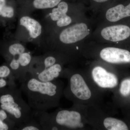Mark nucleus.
Here are the masks:
<instances>
[{
	"label": "nucleus",
	"instance_id": "obj_1",
	"mask_svg": "<svg viewBox=\"0 0 130 130\" xmlns=\"http://www.w3.org/2000/svg\"><path fill=\"white\" fill-rule=\"evenodd\" d=\"M20 83V88L26 95L28 104L33 111H47L59 105L64 88L60 79L42 82L28 73Z\"/></svg>",
	"mask_w": 130,
	"mask_h": 130
},
{
	"label": "nucleus",
	"instance_id": "obj_2",
	"mask_svg": "<svg viewBox=\"0 0 130 130\" xmlns=\"http://www.w3.org/2000/svg\"><path fill=\"white\" fill-rule=\"evenodd\" d=\"M63 77L68 80L63 95L73 105L94 106L107 111L103 98L104 93L95 86L86 71L65 68Z\"/></svg>",
	"mask_w": 130,
	"mask_h": 130
},
{
	"label": "nucleus",
	"instance_id": "obj_3",
	"mask_svg": "<svg viewBox=\"0 0 130 130\" xmlns=\"http://www.w3.org/2000/svg\"><path fill=\"white\" fill-rule=\"evenodd\" d=\"M0 53L20 83L28 73L32 57L31 53L20 41L5 40L0 43Z\"/></svg>",
	"mask_w": 130,
	"mask_h": 130
},
{
	"label": "nucleus",
	"instance_id": "obj_4",
	"mask_svg": "<svg viewBox=\"0 0 130 130\" xmlns=\"http://www.w3.org/2000/svg\"><path fill=\"white\" fill-rule=\"evenodd\" d=\"M64 56L54 51H46L39 56L32 57L28 71L30 74L40 81L50 82L63 77Z\"/></svg>",
	"mask_w": 130,
	"mask_h": 130
},
{
	"label": "nucleus",
	"instance_id": "obj_5",
	"mask_svg": "<svg viewBox=\"0 0 130 130\" xmlns=\"http://www.w3.org/2000/svg\"><path fill=\"white\" fill-rule=\"evenodd\" d=\"M21 94L22 91L17 87L0 91V108L7 113L16 130L33 118V111Z\"/></svg>",
	"mask_w": 130,
	"mask_h": 130
},
{
	"label": "nucleus",
	"instance_id": "obj_6",
	"mask_svg": "<svg viewBox=\"0 0 130 130\" xmlns=\"http://www.w3.org/2000/svg\"><path fill=\"white\" fill-rule=\"evenodd\" d=\"M83 115L86 124L95 129L106 130H128L123 120L112 117L101 108L90 105H73Z\"/></svg>",
	"mask_w": 130,
	"mask_h": 130
},
{
	"label": "nucleus",
	"instance_id": "obj_7",
	"mask_svg": "<svg viewBox=\"0 0 130 130\" xmlns=\"http://www.w3.org/2000/svg\"><path fill=\"white\" fill-rule=\"evenodd\" d=\"M48 116L52 130L84 129L88 125L81 112L73 107L60 108Z\"/></svg>",
	"mask_w": 130,
	"mask_h": 130
},
{
	"label": "nucleus",
	"instance_id": "obj_8",
	"mask_svg": "<svg viewBox=\"0 0 130 130\" xmlns=\"http://www.w3.org/2000/svg\"><path fill=\"white\" fill-rule=\"evenodd\" d=\"M18 16V27L14 39L41 46L40 41L44 31L42 24L29 14L19 13Z\"/></svg>",
	"mask_w": 130,
	"mask_h": 130
},
{
	"label": "nucleus",
	"instance_id": "obj_9",
	"mask_svg": "<svg viewBox=\"0 0 130 130\" xmlns=\"http://www.w3.org/2000/svg\"><path fill=\"white\" fill-rule=\"evenodd\" d=\"M86 72L95 86L103 93L114 92L119 86V76L113 71L98 65Z\"/></svg>",
	"mask_w": 130,
	"mask_h": 130
},
{
	"label": "nucleus",
	"instance_id": "obj_10",
	"mask_svg": "<svg viewBox=\"0 0 130 130\" xmlns=\"http://www.w3.org/2000/svg\"><path fill=\"white\" fill-rule=\"evenodd\" d=\"M70 3L66 0L62 1L57 6L51 9L44 10V17L47 28L53 23L58 27H66L72 22V19L67 13L70 8Z\"/></svg>",
	"mask_w": 130,
	"mask_h": 130
},
{
	"label": "nucleus",
	"instance_id": "obj_11",
	"mask_svg": "<svg viewBox=\"0 0 130 130\" xmlns=\"http://www.w3.org/2000/svg\"><path fill=\"white\" fill-rule=\"evenodd\" d=\"M90 34L88 26L84 23L73 25L60 32L59 39L63 44H74L83 40Z\"/></svg>",
	"mask_w": 130,
	"mask_h": 130
},
{
	"label": "nucleus",
	"instance_id": "obj_12",
	"mask_svg": "<svg viewBox=\"0 0 130 130\" xmlns=\"http://www.w3.org/2000/svg\"><path fill=\"white\" fill-rule=\"evenodd\" d=\"M99 56L102 60L109 64H130V51L125 49L107 47L101 50Z\"/></svg>",
	"mask_w": 130,
	"mask_h": 130
},
{
	"label": "nucleus",
	"instance_id": "obj_13",
	"mask_svg": "<svg viewBox=\"0 0 130 130\" xmlns=\"http://www.w3.org/2000/svg\"><path fill=\"white\" fill-rule=\"evenodd\" d=\"M19 8V13L29 14L36 10H47L56 7L64 0H16Z\"/></svg>",
	"mask_w": 130,
	"mask_h": 130
},
{
	"label": "nucleus",
	"instance_id": "obj_14",
	"mask_svg": "<svg viewBox=\"0 0 130 130\" xmlns=\"http://www.w3.org/2000/svg\"><path fill=\"white\" fill-rule=\"evenodd\" d=\"M101 35L107 41L115 42L123 41L130 37V27L123 24L108 26L103 29Z\"/></svg>",
	"mask_w": 130,
	"mask_h": 130
},
{
	"label": "nucleus",
	"instance_id": "obj_15",
	"mask_svg": "<svg viewBox=\"0 0 130 130\" xmlns=\"http://www.w3.org/2000/svg\"><path fill=\"white\" fill-rule=\"evenodd\" d=\"M18 13L16 0H0V24L2 25L6 26L11 23Z\"/></svg>",
	"mask_w": 130,
	"mask_h": 130
},
{
	"label": "nucleus",
	"instance_id": "obj_16",
	"mask_svg": "<svg viewBox=\"0 0 130 130\" xmlns=\"http://www.w3.org/2000/svg\"><path fill=\"white\" fill-rule=\"evenodd\" d=\"M106 19L111 22H116L130 17V2L128 5L122 3L110 8L106 14Z\"/></svg>",
	"mask_w": 130,
	"mask_h": 130
},
{
	"label": "nucleus",
	"instance_id": "obj_17",
	"mask_svg": "<svg viewBox=\"0 0 130 130\" xmlns=\"http://www.w3.org/2000/svg\"><path fill=\"white\" fill-rule=\"evenodd\" d=\"M16 80L12 70L6 63L0 66V91L17 87Z\"/></svg>",
	"mask_w": 130,
	"mask_h": 130
},
{
	"label": "nucleus",
	"instance_id": "obj_18",
	"mask_svg": "<svg viewBox=\"0 0 130 130\" xmlns=\"http://www.w3.org/2000/svg\"><path fill=\"white\" fill-rule=\"evenodd\" d=\"M16 130L13 121L5 110L0 108V130Z\"/></svg>",
	"mask_w": 130,
	"mask_h": 130
},
{
	"label": "nucleus",
	"instance_id": "obj_19",
	"mask_svg": "<svg viewBox=\"0 0 130 130\" xmlns=\"http://www.w3.org/2000/svg\"><path fill=\"white\" fill-rule=\"evenodd\" d=\"M115 91V93H118L119 94H115V95L118 94L121 97L123 98H127L130 96V78H124L122 80L119 86H118Z\"/></svg>",
	"mask_w": 130,
	"mask_h": 130
},
{
	"label": "nucleus",
	"instance_id": "obj_20",
	"mask_svg": "<svg viewBox=\"0 0 130 130\" xmlns=\"http://www.w3.org/2000/svg\"><path fill=\"white\" fill-rule=\"evenodd\" d=\"M19 130H43L40 124L33 117L27 123H25L18 129Z\"/></svg>",
	"mask_w": 130,
	"mask_h": 130
},
{
	"label": "nucleus",
	"instance_id": "obj_21",
	"mask_svg": "<svg viewBox=\"0 0 130 130\" xmlns=\"http://www.w3.org/2000/svg\"><path fill=\"white\" fill-rule=\"evenodd\" d=\"M93 2L98 4H103L109 2L110 0H91Z\"/></svg>",
	"mask_w": 130,
	"mask_h": 130
}]
</instances>
